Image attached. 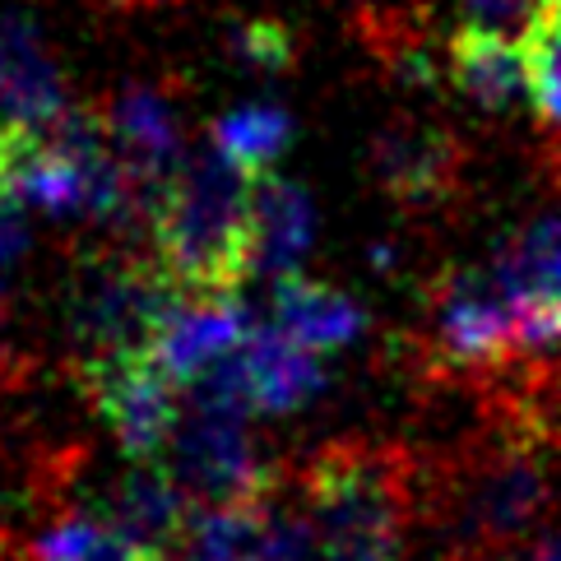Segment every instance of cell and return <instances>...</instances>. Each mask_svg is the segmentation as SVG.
<instances>
[{
  "label": "cell",
  "mask_w": 561,
  "mask_h": 561,
  "mask_svg": "<svg viewBox=\"0 0 561 561\" xmlns=\"http://www.w3.org/2000/svg\"><path fill=\"white\" fill-rule=\"evenodd\" d=\"M66 112L61 70L28 14L0 10V126H51Z\"/></svg>",
  "instance_id": "12"
},
{
  "label": "cell",
  "mask_w": 561,
  "mask_h": 561,
  "mask_svg": "<svg viewBox=\"0 0 561 561\" xmlns=\"http://www.w3.org/2000/svg\"><path fill=\"white\" fill-rule=\"evenodd\" d=\"M247 334V311L232 293H182L158 325L153 363L186 390L242 348Z\"/></svg>",
  "instance_id": "11"
},
{
  "label": "cell",
  "mask_w": 561,
  "mask_h": 561,
  "mask_svg": "<svg viewBox=\"0 0 561 561\" xmlns=\"http://www.w3.org/2000/svg\"><path fill=\"white\" fill-rule=\"evenodd\" d=\"M552 357H538L525 325L488 265H446L427 288V334L423 367L440 380H465L478 390H496Z\"/></svg>",
  "instance_id": "4"
},
{
  "label": "cell",
  "mask_w": 561,
  "mask_h": 561,
  "mask_svg": "<svg viewBox=\"0 0 561 561\" xmlns=\"http://www.w3.org/2000/svg\"><path fill=\"white\" fill-rule=\"evenodd\" d=\"M274 325L288 330L297 344H307L316 353H334V348H348L367 330V316L348 293L316 284V278H302V274H288L274 288Z\"/></svg>",
  "instance_id": "15"
},
{
  "label": "cell",
  "mask_w": 561,
  "mask_h": 561,
  "mask_svg": "<svg viewBox=\"0 0 561 561\" xmlns=\"http://www.w3.org/2000/svg\"><path fill=\"white\" fill-rule=\"evenodd\" d=\"M172 278L158 260L98 255L75 274L70 288V339L79 344V371L153 353L163 316L176 302Z\"/></svg>",
  "instance_id": "5"
},
{
  "label": "cell",
  "mask_w": 561,
  "mask_h": 561,
  "mask_svg": "<svg viewBox=\"0 0 561 561\" xmlns=\"http://www.w3.org/2000/svg\"><path fill=\"white\" fill-rule=\"evenodd\" d=\"M492 270L538 357L561 353V218H534L492 255Z\"/></svg>",
  "instance_id": "9"
},
{
  "label": "cell",
  "mask_w": 561,
  "mask_h": 561,
  "mask_svg": "<svg viewBox=\"0 0 561 561\" xmlns=\"http://www.w3.org/2000/svg\"><path fill=\"white\" fill-rule=\"evenodd\" d=\"M242 409L205 404V399L186 394V413L176 432L168 436L158 465L195 511H237L265 501L278 483L265 469V459L255 450V436L247 427Z\"/></svg>",
  "instance_id": "6"
},
{
  "label": "cell",
  "mask_w": 561,
  "mask_h": 561,
  "mask_svg": "<svg viewBox=\"0 0 561 561\" xmlns=\"http://www.w3.org/2000/svg\"><path fill=\"white\" fill-rule=\"evenodd\" d=\"M446 75L473 107H483L492 116L515 112L519 103H534L529 47L511 43V37L455 28V37L446 43Z\"/></svg>",
  "instance_id": "13"
},
{
  "label": "cell",
  "mask_w": 561,
  "mask_h": 561,
  "mask_svg": "<svg viewBox=\"0 0 561 561\" xmlns=\"http://www.w3.org/2000/svg\"><path fill=\"white\" fill-rule=\"evenodd\" d=\"M107 116V130H112V149L116 158L126 163L130 182L145 199V224H149V209L158 191H163L176 168L186 163L182 149V122H176V107L163 89H149V84H135L126 89L116 103L103 112Z\"/></svg>",
  "instance_id": "10"
},
{
  "label": "cell",
  "mask_w": 561,
  "mask_h": 561,
  "mask_svg": "<svg viewBox=\"0 0 561 561\" xmlns=\"http://www.w3.org/2000/svg\"><path fill=\"white\" fill-rule=\"evenodd\" d=\"M255 176L224 149H195L158 191L149 242L176 293H237L255 270Z\"/></svg>",
  "instance_id": "3"
},
{
  "label": "cell",
  "mask_w": 561,
  "mask_h": 561,
  "mask_svg": "<svg viewBox=\"0 0 561 561\" xmlns=\"http://www.w3.org/2000/svg\"><path fill=\"white\" fill-rule=\"evenodd\" d=\"M529 89H534V116L552 135H561V0L543 10L538 28L529 33Z\"/></svg>",
  "instance_id": "20"
},
{
  "label": "cell",
  "mask_w": 561,
  "mask_h": 561,
  "mask_svg": "<svg viewBox=\"0 0 561 561\" xmlns=\"http://www.w3.org/2000/svg\"><path fill=\"white\" fill-rule=\"evenodd\" d=\"M191 515H195V506L182 496V488L172 483L158 459H139L122 483H116L112 506H107L112 525L149 557L168 552L176 538H182V529L191 525Z\"/></svg>",
  "instance_id": "14"
},
{
  "label": "cell",
  "mask_w": 561,
  "mask_h": 561,
  "mask_svg": "<svg viewBox=\"0 0 561 561\" xmlns=\"http://www.w3.org/2000/svg\"><path fill=\"white\" fill-rule=\"evenodd\" d=\"M561 432L534 423L525 413L488 409L483 436L465 440L450 465L427 478V496L446 511L459 561L511 557L552 501V455Z\"/></svg>",
  "instance_id": "1"
},
{
  "label": "cell",
  "mask_w": 561,
  "mask_h": 561,
  "mask_svg": "<svg viewBox=\"0 0 561 561\" xmlns=\"http://www.w3.org/2000/svg\"><path fill=\"white\" fill-rule=\"evenodd\" d=\"M237 51L247 56L255 70H288L297 61V47H293V33L260 19V24H247L237 33Z\"/></svg>",
  "instance_id": "22"
},
{
  "label": "cell",
  "mask_w": 561,
  "mask_h": 561,
  "mask_svg": "<svg viewBox=\"0 0 561 561\" xmlns=\"http://www.w3.org/2000/svg\"><path fill=\"white\" fill-rule=\"evenodd\" d=\"M265 501L237 506V511H195L182 538L153 561H278L270 543Z\"/></svg>",
  "instance_id": "17"
},
{
  "label": "cell",
  "mask_w": 561,
  "mask_h": 561,
  "mask_svg": "<svg viewBox=\"0 0 561 561\" xmlns=\"http://www.w3.org/2000/svg\"><path fill=\"white\" fill-rule=\"evenodd\" d=\"M0 316H5V288H0Z\"/></svg>",
  "instance_id": "26"
},
{
  "label": "cell",
  "mask_w": 561,
  "mask_h": 561,
  "mask_svg": "<svg viewBox=\"0 0 561 561\" xmlns=\"http://www.w3.org/2000/svg\"><path fill=\"white\" fill-rule=\"evenodd\" d=\"M84 390L107 417V427L130 459H158L168 446V436L182 423V386L153 363V353L122 357V363L84 367Z\"/></svg>",
  "instance_id": "7"
},
{
  "label": "cell",
  "mask_w": 561,
  "mask_h": 561,
  "mask_svg": "<svg viewBox=\"0 0 561 561\" xmlns=\"http://www.w3.org/2000/svg\"><path fill=\"white\" fill-rule=\"evenodd\" d=\"M33 561H153V557L135 548L112 519L75 511L43 529V538L33 543Z\"/></svg>",
  "instance_id": "18"
},
{
  "label": "cell",
  "mask_w": 561,
  "mask_h": 561,
  "mask_svg": "<svg viewBox=\"0 0 561 561\" xmlns=\"http://www.w3.org/2000/svg\"><path fill=\"white\" fill-rule=\"evenodd\" d=\"M465 163L469 153L459 135L427 122V116H394L376 130L367 153L376 186L409 209H427L455 195L465 186Z\"/></svg>",
  "instance_id": "8"
},
{
  "label": "cell",
  "mask_w": 561,
  "mask_h": 561,
  "mask_svg": "<svg viewBox=\"0 0 561 561\" xmlns=\"http://www.w3.org/2000/svg\"><path fill=\"white\" fill-rule=\"evenodd\" d=\"M288 139H293V122L274 103L237 107L224 122H214V149H224L232 163H242L251 172H270L274 158L288 149Z\"/></svg>",
  "instance_id": "19"
},
{
  "label": "cell",
  "mask_w": 561,
  "mask_h": 561,
  "mask_svg": "<svg viewBox=\"0 0 561 561\" xmlns=\"http://www.w3.org/2000/svg\"><path fill=\"white\" fill-rule=\"evenodd\" d=\"M28 247V232H24V205L0 195V270H10L19 251Z\"/></svg>",
  "instance_id": "23"
},
{
  "label": "cell",
  "mask_w": 561,
  "mask_h": 561,
  "mask_svg": "<svg viewBox=\"0 0 561 561\" xmlns=\"http://www.w3.org/2000/svg\"><path fill=\"white\" fill-rule=\"evenodd\" d=\"M423 492L427 478L404 446L334 440L316 450L297 478L316 561H404Z\"/></svg>",
  "instance_id": "2"
},
{
  "label": "cell",
  "mask_w": 561,
  "mask_h": 561,
  "mask_svg": "<svg viewBox=\"0 0 561 561\" xmlns=\"http://www.w3.org/2000/svg\"><path fill=\"white\" fill-rule=\"evenodd\" d=\"M357 5H363L367 14H376V5H380V0H357Z\"/></svg>",
  "instance_id": "25"
},
{
  "label": "cell",
  "mask_w": 561,
  "mask_h": 561,
  "mask_svg": "<svg viewBox=\"0 0 561 561\" xmlns=\"http://www.w3.org/2000/svg\"><path fill=\"white\" fill-rule=\"evenodd\" d=\"M548 5L552 0H455V14H459V28L529 43V33L538 28Z\"/></svg>",
  "instance_id": "21"
},
{
  "label": "cell",
  "mask_w": 561,
  "mask_h": 561,
  "mask_svg": "<svg viewBox=\"0 0 561 561\" xmlns=\"http://www.w3.org/2000/svg\"><path fill=\"white\" fill-rule=\"evenodd\" d=\"M316 232V209L302 186L274 172L255 176V270L288 278L302 265Z\"/></svg>",
  "instance_id": "16"
},
{
  "label": "cell",
  "mask_w": 561,
  "mask_h": 561,
  "mask_svg": "<svg viewBox=\"0 0 561 561\" xmlns=\"http://www.w3.org/2000/svg\"><path fill=\"white\" fill-rule=\"evenodd\" d=\"M529 561H561V529H552V534L538 538L534 552H529Z\"/></svg>",
  "instance_id": "24"
}]
</instances>
